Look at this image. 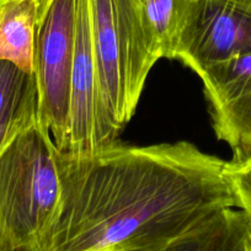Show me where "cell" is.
<instances>
[{
	"instance_id": "obj_1",
	"label": "cell",
	"mask_w": 251,
	"mask_h": 251,
	"mask_svg": "<svg viewBox=\"0 0 251 251\" xmlns=\"http://www.w3.org/2000/svg\"><path fill=\"white\" fill-rule=\"evenodd\" d=\"M226 160L187 141L59 151L60 208L43 251H144L236 208Z\"/></svg>"
},
{
	"instance_id": "obj_2",
	"label": "cell",
	"mask_w": 251,
	"mask_h": 251,
	"mask_svg": "<svg viewBox=\"0 0 251 251\" xmlns=\"http://www.w3.org/2000/svg\"><path fill=\"white\" fill-rule=\"evenodd\" d=\"M59 151L37 122L0 154V251H43L60 208Z\"/></svg>"
},
{
	"instance_id": "obj_3",
	"label": "cell",
	"mask_w": 251,
	"mask_h": 251,
	"mask_svg": "<svg viewBox=\"0 0 251 251\" xmlns=\"http://www.w3.org/2000/svg\"><path fill=\"white\" fill-rule=\"evenodd\" d=\"M103 105L118 131L132 120L155 66L134 0H86Z\"/></svg>"
},
{
	"instance_id": "obj_4",
	"label": "cell",
	"mask_w": 251,
	"mask_h": 251,
	"mask_svg": "<svg viewBox=\"0 0 251 251\" xmlns=\"http://www.w3.org/2000/svg\"><path fill=\"white\" fill-rule=\"evenodd\" d=\"M76 10L78 0H40L33 50L40 122L63 151L69 134Z\"/></svg>"
},
{
	"instance_id": "obj_5",
	"label": "cell",
	"mask_w": 251,
	"mask_h": 251,
	"mask_svg": "<svg viewBox=\"0 0 251 251\" xmlns=\"http://www.w3.org/2000/svg\"><path fill=\"white\" fill-rule=\"evenodd\" d=\"M251 53L250 0H194L174 59L200 75L218 63Z\"/></svg>"
},
{
	"instance_id": "obj_6",
	"label": "cell",
	"mask_w": 251,
	"mask_h": 251,
	"mask_svg": "<svg viewBox=\"0 0 251 251\" xmlns=\"http://www.w3.org/2000/svg\"><path fill=\"white\" fill-rule=\"evenodd\" d=\"M120 133L103 105L98 63L91 40L88 4L86 0H78L69 134L64 151L74 155L96 153L117 143Z\"/></svg>"
},
{
	"instance_id": "obj_7",
	"label": "cell",
	"mask_w": 251,
	"mask_h": 251,
	"mask_svg": "<svg viewBox=\"0 0 251 251\" xmlns=\"http://www.w3.org/2000/svg\"><path fill=\"white\" fill-rule=\"evenodd\" d=\"M217 138L236 155L251 154V53L200 74Z\"/></svg>"
},
{
	"instance_id": "obj_8",
	"label": "cell",
	"mask_w": 251,
	"mask_h": 251,
	"mask_svg": "<svg viewBox=\"0 0 251 251\" xmlns=\"http://www.w3.org/2000/svg\"><path fill=\"white\" fill-rule=\"evenodd\" d=\"M37 122L38 93L33 73L0 60V154Z\"/></svg>"
},
{
	"instance_id": "obj_9",
	"label": "cell",
	"mask_w": 251,
	"mask_h": 251,
	"mask_svg": "<svg viewBox=\"0 0 251 251\" xmlns=\"http://www.w3.org/2000/svg\"><path fill=\"white\" fill-rule=\"evenodd\" d=\"M251 216L238 208L212 214L169 243L144 251H245Z\"/></svg>"
},
{
	"instance_id": "obj_10",
	"label": "cell",
	"mask_w": 251,
	"mask_h": 251,
	"mask_svg": "<svg viewBox=\"0 0 251 251\" xmlns=\"http://www.w3.org/2000/svg\"><path fill=\"white\" fill-rule=\"evenodd\" d=\"M40 0H10L0 9V60L33 73Z\"/></svg>"
},
{
	"instance_id": "obj_11",
	"label": "cell",
	"mask_w": 251,
	"mask_h": 251,
	"mask_svg": "<svg viewBox=\"0 0 251 251\" xmlns=\"http://www.w3.org/2000/svg\"><path fill=\"white\" fill-rule=\"evenodd\" d=\"M194 0H134L149 50L155 62L174 59L178 35Z\"/></svg>"
},
{
	"instance_id": "obj_12",
	"label": "cell",
	"mask_w": 251,
	"mask_h": 251,
	"mask_svg": "<svg viewBox=\"0 0 251 251\" xmlns=\"http://www.w3.org/2000/svg\"><path fill=\"white\" fill-rule=\"evenodd\" d=\"M226 175L236 202V208L251 216V154H233L226 163Z\"/></svg>"
},
{
	"instance_id": "obj_13",
	"label": "cell",
	"mask_w": 251,
	"mask_h": 251,
	"mask_svg": "<svg viewBox=\"0 0 251 251\" xmlns=\"http://www.w3.org/2000/svg\"><path fill=\"white\" fill-rule=\"evenodd\" d=\"M245 251H251V231H250V234L248 235V239H246Z\"/></svg>"
},
{
	"instance_id": "obj_14",
	"label": "cell",
	"mask_w": 251,
	"mask_h": 251,
	"mask_svg": "<svg viewBox=\"0 0 251 251\" xmlns=\"http://www.w3.org/2000/svg\"><path fill=\"white\" fill-rule=\"evenodd\" d=\"M8 1H10V0H0V9L3 8V6L5 5V4L8 3Z\"/></svg>"
},
{
	"instance_id": "obj_15",
	"label": "cell",
	"mask_w": 251,
	"mask_h": 251,
	"mask_svg": "<svg viewBox=\"0 0 251 251\" xmlns=\"http://www.w3.org/2000/svg\"><path fill=\"white\" fill-rule=\"evenodd\" d=\"M18 251H32V250H18Z\"/></svg>"
},
{
	"instance_id": "obj_16",
	"label": "cell",
	"mask_w": 251,
	"mask_h": 251,
	"mask_svg": "<svg viewBox=\"0 0 251 251\" xmlns=\"http://www.w3.org/2000/svg\"><path fill=\"white\" fill-rule=\"evenodd\" d=\"M250 1H251V0H250Z\"/></svg>"
}]
</instances>
